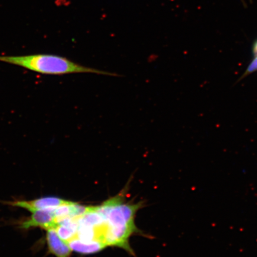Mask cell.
<instances>
[{"mask_svg":"<svg viewBox=\"0 0 257 257\" xmlns=\"http://www.w3.org/2000/svg\"><path fill=\"white\" fill-rule=\"evenodd\" d=\"M253 52L255 54V59L252 61V62L250 63L248 70H247V73H252L257 70V42L255 44L254 49H253Z\"/></svg>","mask_w":257,"mask_h":257,"instance_id":"7","label":"cell"},{"mask_svg":"<svg viewBox=\"0 0 257 257\" xmlns=\"http://www.w3.org/2000/svg\"><path fill=\"white\" fill-rule=\"evenodd\" d=\"M73 251L82 254H91L101 251L106 248L104 244L99 242L85 243L78 239H73L67 243Z\"/></svg>","mask_w":257,"mask_h":257,"instance_id":"6","label":"cell"},{"mask_svg":"<svg viewBox=\"0 0 257 257\" xmlns=\"http://www.w3.org/2000/svg\"><path fill=\"white\" fill-rule=\"evenodd\" d=\"M57 223L54 210H43L33 212L31 216L21 224L23 229L39 227L45 230L56 229Z\"/></svg>","mask_w":257,"mask_h":257,"instance_id":"4","label":"cell"},{"mask_svg":"<svg viewBox=\"0 0 257 257\" xmlns=\"http://www.w3.org/2000/svg\"><path fill=\"white\" fill-rule=\"evenodd\" d=\"M68 201L63 199L55 197H46L35 199L34 200H18L14 201L2 202L13 207H20L26 209L33 213L34 211L43 210H54L60 205Z\"/></svg>","mask_w":257,"mask_h":257,"instance_id":"3","label":"cell"},{"mask_svg":"<svg viewBox=\"0 0 257 257\" xmlns=\"http://www.w3.org/2000/svg\"><path fill=\"white\" fill-rule=\"evenodd\" d=\"M0 62L18 66L30 71L47 75L73 73H93L118 77L117 73L92 68L73 62L66 57L54 54H37L18 56H1Z\"/></svg>","mask_w":257,"mask_h":257,"instance_id":"2","label":"cell"},{"mask_svg":"<svg viewBox=\"0 0 257 257\" xmlns=\"http://www.w3.org/2000/svg\"><path fill=\"white\" fill-rule=\"evenodd\" d=\"M48 253L56 257H70L73 250L65 241L60 238L55 229L47 230Z\"/></svg>","mask_w":257,"mask_h":257,"instance_id":"5","label":"cell"},{"mask_svg":"<svg viewBox=\"0 0 257 257\" xmlns=\"http://www.w3.org/2000/svg\"><path fill=\"white\" fill-rule=\"evenodd\" d=\"M140 205L125 203L123 196L118 195L96 206V210L104 216L108 224V246H118L133 252L128 239L132 234L138 232L134 220Z\"/></svg>","mask_w":257,"mask_h":257,"instance_id":"1","label":"cell"}]
</instances>
